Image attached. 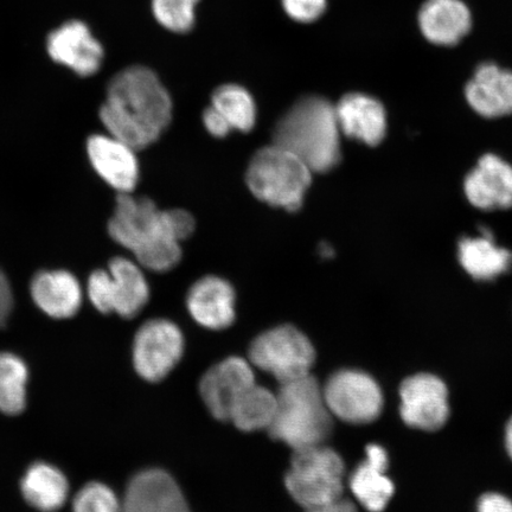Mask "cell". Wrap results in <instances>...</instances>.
Wrapping results in <instances>:
<instances>
[{
	"label": "cell",
	"mask_w": 512,
	"mask_h": 512,
	"mask_svg": "<svg viewBox=\"0 0 512 512\" xmlns=\"http://www.w3.org/2000/svg\"><path fill=\"white\" fill-rule=\"evenodd\" d=\"M195 227L188 211L162 210L150 198L119 194L108 233L136 256L140 267L160 273L172 270L181 261V243Z\"/></svg>",
	"instance_id": "cell-1"
},
{
	"label": "cell",
	"mask_w": 512,
	"mask_h": 512,
	"mask_svg": "<svg viewBox=\"0 0 512 512\" xmlns=\"http://www.w3.org/2000/svg\"><path fill=\"white\" fill-rule=\"evenodd\" d=\"M100 119L110 136L136 151L144 150L156 143L171 123L170 94L151 69L128 67L108 85Z\"/></svg>",
	"instance_id": "cell-2"
},
{
	"label": "cell",
	"mask_w": 512,
	"mask_h": 512,
	"mask_svg": "<svg viewBox=\"0 0 512 512\" xmlns=\"http://www.w3.org/2000/svg\"><path fill=\"white\" fill-rule=\"evenodd\" d=\"M341 136L335 106L320 96H306L275 125L273 144L293 153L313 174H324L341 162Z\"/></svg>",
	"instance_id": "cell-3"
},
{
	"label": "cell",
	"mask_w": 512,
	"mask_h": 512,
	"mask_svg": "<svg viewBox=\"0 0 512 512\" xmlns=\"http://www.w3.org/2000/svg\"><path fill=\"white\" fill-rule=\"evenodd\" d=\"M332 431V414L324 399L323 388L315 377L280 384L277 411L268 432L294 451L323 445Z\"/></svg>",
	"instance_id": "cell-4"
},
{
	"label": "cell",
	"mask_w": 512,
	"mask_h": 512,
	"mask_svg": "<svg viewBox=\"0 0 512 512\" xmlns=\"http://www.w3.org/2000/svg\"><path fill=\"white\" fill-rule=\"evenodd\" d=\"M313 172L293 153L279 145L256 151L247 169L252 194L268 206L287 211L302 208Z\"/></svg>",
	"instance_id": "cell-5"
},
{
	"label": "cell",
	"mask_w": 512,
	"mask_h": 512,
	"mask_svg": "<svg viewBox=\"0 0 512 512\" xmlns=\"http://www.w3.org/2000/svg\"><path fill=\"white\" fill-rule=\"evenodd\" d=\"M344 475L342 458L323 444L294 451L285 484L294 501L310 510L342 499Z\"/></svg>",
	"instance_id": "cell-6"
},
{
	"label": "cell",
	"mask_w": 512,
	"mask_h": 512,
	"mask_svg": "<svg viewBox=\"0 0 512 512\" xmlns=\"http://www.w3.org/2000/svg\"><path fill=\"white\" fill-rule=\"evenodd\" d=\"M249 358L255 367L284 384L311 375L316 351L302 331L292 325H281L254 339Z\"/></svg>",
	"instance_id": "cell-7"
},
{
	"label": "cell",
	"mask_w": 512,
	"mask_h": 512,
	"mask_svg": "<svg viewBox=\"0 0 512 512\" xmlns=\"http://www.w3.org/2000/svg\"><path fill=\"white\" fill-rule=\"evenodd\" d=\"M88 297L102 313L115 312L120 317L133 318L149 302L150 288L136 262L114 258L107 271H95L89 277Z\"/></svg>",
	"instance_id": "cell-8"
},
{
	"label": "cell",
	"mask_w": 512,
	"mask_h": 512,
	"mask_svg": "<svg viewBox=\"0 0 512 512\" xmlns=\"http://www.w3.org/2000/svg\"><path fill=\"white\" fill-rule=\"evenodd\" d=\"M323 394L330 413L349 424H369L382 412L379 384L362 371H338L326 382Z\"/></svg>",
	"instance_id": "cell-9"
},
{
	"label": "cell",
	"mask_w": 512,
	"mask_h": 512,
	"mask_svg": "<svg viewBox=\"0 0 512 512\" xmlns=\"http://www.w3.org/2000/svg\"><path fill=\"white\" fill-rule=\"evenodd\" d=\"M183 350L184 338L176 324L165 319L149 320L134 338V367L143 379L162 381L181 361Z\"/></svg>",
	"instance_id": "cell-10"
},
{
	"label": "cell",
	"mask_w": 512,
	"mask_h": 512,
	"mask_svg": "<svg viewBox=\"0 0 512 512\" xmlns=\"http://www.w3.org/2000/svg\"><path fill=\"white\" fill-rule=\"evenodd\" d=\"M400 413L408 426L437 431L446 424L450 407L445 383L430 374L408 377L400 388Z\"/></svg>",
	"instance_id": "cell-11"
},
{
	"label": "cell",
	"mask_w": 512,
	"mask_h": 512,
	"mask_svg": "<svg viewBox=\"0 0 512 512\" xmlns=\"http://www.w3.org/2000/svg\"><path fill=\"white\" fill-rule=\"evenodd\" d=\"M254 383L252 367L240 357H230L207 371L200 393L214 418L229 421L236 401Z\"/></svg>",
	"instance_id": "cell-12"
},
{
	"label": "cell",
	"mask_w": 512,
	"mask_h": 512,
	"mask_svg": "<svg viewBox=\"0 0 512 512\" xmlns=\"http://www.w3.org/2000/svg\"><path fill=\"white\" fill-rule=\"evenodd\" d=\"M48 53L56 63L87 78L99 72L104 61V49L85 23L72 21L51 32Z\"/></svg>",
	"instance_id": "cell-13"
},
{
	"label": "cell",
	"mask_w": 512,
	"mask_h": 512,
	"mask_svg": "<svg viewBox=\"0 0 512 512\" xmlns=\"http://www.w3.org/2000/svg\"><path fill=\"white\" fill-rule=\"evenodd\" d=\"M87 151L93 168L119 194H131L139 179L136 150L121 140L102 134L88 139Z\"/></svg>",
	"instance_id": "cell-14"
},
{
	"label": "cell",
	"mask_w": 512,
	"mask_h": 512,
	"mask_svg": "<svg viewBox=\"0 0 512 512\" xmlns=\"http://www.w3.org/2000/svg\"><path fill=\"white\" fill-rule=\"evenodd\" d=\"M123 512H190L187 499L169 473L140 472L128 485Z\"/></svg>",
	"instance_id": "cell-15"
},
{
	"label": "cell",
	"mask_w": 512,
	"mask_h": 512,
	"mask_svg": "<svg viewBox=\"0 0 512 512\" xmlns=\"http://www.w3.org/2000/svg\"><path fill=\"white\" fill-rule=\"evenodd\" d=\"M465 194L478 209L511 208L512 166L495 155H485L466 177Z\"/></svg>",
	"instance_id": "cell-16"
},
{
	"label": "cell",
	"mask_w": 512,
	"mask_h": 512,
	"mask_svg": "<svg viewBox=\"0 0 512 512\" xmlns=\"http://www.w3.org/2000/svg\"><path fill=\"white\" fill-rule=\"evenodd\" d=\"M187 305L192 318L204 328L223 330L235 320V291L219 277L208 275L190 288Z\"/></svg>",
	"instance_id": "cell-17"
},
{
	"label": "cell",
	"mask_w": 512,
	"mask_h": 512,
	"mask_svg": "<svg viewBox=\"0 0 512 512\" xmlns=\"http://www.w3.org/2000/svg\"><path fill=\"white\" fill-rule=\"evenodd\" d=\"M339 130L369 146L379 145L387 132V115L380 101L364 94H348L335 106Z\"/></svg>",
	"instance_id": "cell-18"
},
{
	"label": "cell",
	"mask_w": 512,
	"mask_h": 512,
	"mask_svg": "<svg viewBox=\"0 0 512 512\" xmlns=\"http://www.w3.org/2000/svg\"><path fill=\"white\" fill-rule=\"evenodd\" d=\"M466 99L484 118L512 114V73L494 63H484L467 83Z\"/></svg>",
	"instance_id": "cell-19"
},
{
	"label": "cell",
	"mask_w": 512,
	"mask_h": 512,
	"mask_svg": "<svg viewBox=\"0 0 512 512\" xmlns=\"http://www.w3.org/2000/svg\"><path fill=\"white\" fill-rule=\"evenodd\" d=\"M388 454L379 445L367 447V457L350 478V488L358 503L370 512L386 509L394 495V484L386 475Z\"/></svg>",
	"instance_id": "cell-20"
},
{
	"label": "cell",
	"mask_w": 512,
	"mask_h": 512,
	"mask_svg": "<svg viewBox=\"0 0 512 512\" xmlns=\"http://www.w3.org/2000/svg\"><path fill=\"white\" fill-rule=\"evenodd\" d=\"M31 296L46 315L56 319L75 316L82 304L79 281L66 271L38 273L32 279Z\"/></svg>",
	"instance_id": "cell-21"
},
{
	"label": "cell",
	"mask_w": 512,
	"mask_h": 512,
	"mask_svg": "<svg viewBox=\"0 0 512 512\" xmlns=\"http://www.w3.org/2000/svg\"><path fill=\"white\" fill-rule=\"evenodd\" d=\"M419 23L428 41L439 46H454L471 29L469 9L460 0H427Z\"/></svg>",
	"instance_id": "cell-22"
},
{
	"label": "cell",
	"mask_w": 512,
	"mask_h": 512,
	"mask_svg": "<svg viewBox=\"0 0 512 512\" xmlns=\"http://www.w3.org/2000/svg\"><path fill=\"white\" fill-rule=\"evenodd\" d=\"M458 256L464 270L477 280H492L512 270V253L497 246L486 232L460 241Z\"/></svg>",
	"instance_id": "cell-23"
},
{
	"label": "cell",
	"mask_w": 512,
	"mask_h": 512,
	"mask_svg": "<svg viewBox=\"0 0 512 512\" xmlns=\"http://www.w3.org/2000/svg\"><path fill=\"white\" fill-rule=\"evenodd\" d=\"M27 502L42 512H55L67 501L69 485L63 473L47 463L31 465L22 480Z\"/></svg>",
	"instance_id": "cell-24"
},
{
	"label": "cell",
	"mask_w": 512,
	"mask_h": 512,
	"mask_svg": "<svg viewBox=\"0 0 512 512\" xmlns=\"http://www.w3.org/2000/svg\"><path fill=\"white\" fill-rule=\"evenodd\" d=\"M277 411V395L270 390L253 384L236 401L229 421L241 431L268 430Z\"/></svg>",
	"instance_id": "cell-25"
},
{
	"label": "cell",
	"mask_w": 512,
	"mask_h": 512,
	"mask_svg": "<svg viewBox=\"0 0 512 512\" xmlns=\"http://www.w3.org/2000/svg\"><path fill=\"white\" fill-rule=\"evenodd\" d=\"M29 370L22 358L0 352V412L21 414L27 406Z\"/></svg>",
	"instance_id": "cell-26"
},
{
	"label": "cell",
	"mask_w": 512,
	"mask_h": 512,
	"mask_svg": "<svg viewBox=\"0 0 512 512\" xmlns=\"http://www.w3.org/2000/svg\"><path fill=\"white\" fill-rule=\"evenodd\" d=\"M211 106L223 115L233 130H253L256 123V105L246 88L232 83L217 88L211 98Z\"/></svg>",
	"instance_id": "cell-27"
},
{
	"label": "cell",
	"mask_w": 512,
	"mask_h": 512,
	"mask_svg": "<svg viewBox=\"0 0 512 512\" xmlns=\"http://www.w3.org/2000/svg\"><path fill=\"white\" fill-rule=\"evenodd\" d=\"M198 0H152V11L160 25L177 34L194 27Z\"/></svg>",
	"instance_id": "cell-28"
},
{
	"label": "cell",
	"mask_w": 512,
	"mask_h": 512,
	"mask_svg": "<svg viewBox=\"0 0 512 512\" xmlns=\"http://www.w3.org/2000/svg\"><path fill=\"white\" fill-rule=\"evenodd\" d=\"M74 512H121L119 499L105 484L91 483L85 486L73 503Z\"/></svg>",
	"instance_id": "cell-29"
},
{
	"label": "cell",
	"mask_w": 512,
	"mask_h": 512,
	"mask_svg": "<svg viewBox=\"0 0 512 512\" xmlns=\"http://www.w3.org/2000/svg\"><path fill=\"white\" fill-rule=\"evenodd\" d=\"M286 14L294 21L310 23L324 14L326 0H281Z\"/></svg>",
	"instance_id": "cell-30"
},
{
	"label": "cell",
	"mask_w": 512,
	"mask_h": 512,
	"mask_svg": "<svg viewBox=\"0 0 512 512\" xmlns=\"http://www.w3.org/2000/svg\"><path fill=\"white\" fill-rule=\"evenodd\" d=\"M203 124L206 126L207 131L216 138L227 137L233 128L230 127L228 121L224 119L223 115L216 111L213 106L207 108L203 113Z\"/></svg>",
	"instance_id": "cell-31"
},
{
	"label": "cell",
	"mask_w": 512,
	"mask_h": 512,
	"mask_svg": "<svg viewBox=\"0 0 512 512\" xmlns=\"http://www.w3.org/2000/svg\"><path fill=\"white\" fill-rule=\"evenodd\" d=\"M477 512H512V501L499 494H486L479 499Z\"/></svg>",
	"instance_id": "cell-32"
},
{
	"label": "cell",
	"mask_w": 512,
	"mask_h": 512,
	"mask_svg": "<svg viewBox=\"0 0 512 512\" xmlns=\"http://www.w3.org/2000/svg\"><path fill=\"white\" fill-rule=\"evenodd\" d=\"M14 300L8 279L0 272V326H3L8 320Z\"/></svg>",
	"instance_id": "cell-33"
},
{
	"label": "cell",
	"mask_w": 512,
	"mask_h": 512,
	"mask_svg": "<svg viewBox=\"0 0 512 512\" xmlns=\"http://www.w3.org/2000/svg\"><path fill=\"white\" fill-rule=\"evenodd\" d=\"M306 512H357V509L354 504L342 498L325 507L306 510Z\"/></svg>",
	"instance_id": "cell-34"
},
{
	"label": "cell",
	"mask_w": 512,
	"mask_h": 512,
	"mask_svg": "<svg viewBox=\"0 0 512 512\" xmlns=\"http://www.w3.org/2000/svg\"><path fill=\"white\" fill-rule=\"evenodd\" d=\"M505 445H507V451L512 459V418L507 426V431H505Z\"/></svg>",
	"instance_id": "cell-35"
}]
</instances>
